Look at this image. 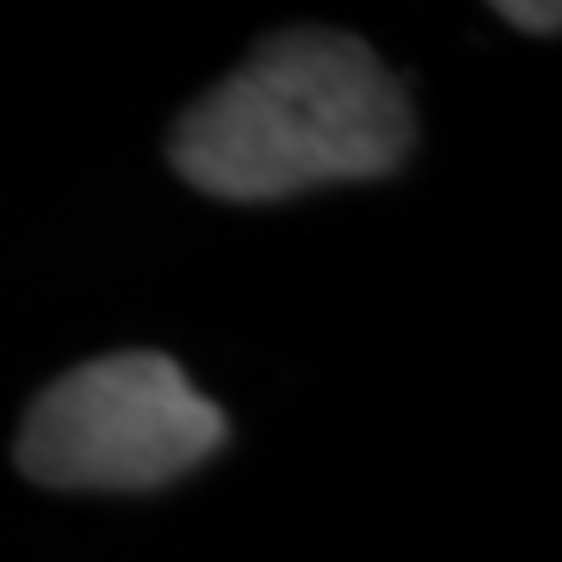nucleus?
<instances>
[{
  "mask_svg": "<svg viewBox=\"0 0 562 562\" xmlns=\"http://www.w3.org/2000/svg\"><path fill=\"white\" fill-rule=\"evenodd\" d=\"M499 18H510L517 30H557V7H499Z\"/></svg>",
  "mask_w": 562,
  "mask_h": 562,
  "instance_id": "nucleus-3",
  "label": "nucleus"
},
{
  "mask_svg": "<svg viewBox=\"0 0 562 562\" xmlns=\"http://www.w3.org/2000/svg\"><path fill=\"white\" fill-rule=\"evenodd\" d=\"M224 414L161 350H115L58 373L18 425V471L41 488L133 494L224 448Z\"/></svg>",
  "mask_w": 562,
  "mask_h": 562,
  "instance_id": "nucleus-2",
  "label": "nucleus"
},
{
  "mask_svg": "<svg viewBox=\"0 0 562 562\" xmlns=\"http://www.w3.org/2000/svg\"><path fill=\"white\" fill-rule=\"evenodd\" d=\"M414 149L396 69L339 30H281L178 115L167 156L218 201H281L385 178Z\"/></svg>",
  "mask_w": 562,
  "mask_h": 562,
  "instance_id": "nucleus-1",
  "label": "nucleus"
}]
</instances>
